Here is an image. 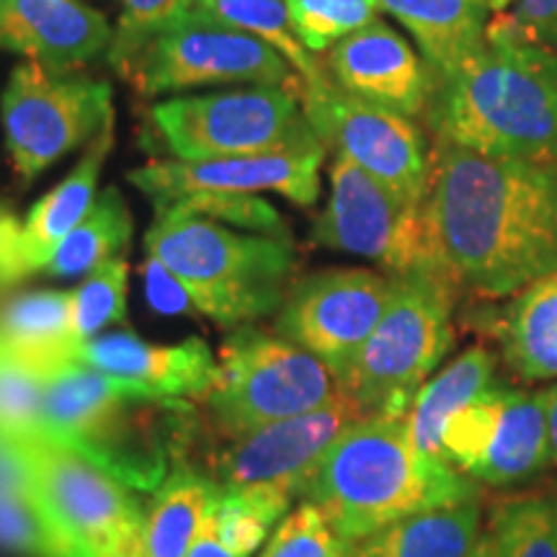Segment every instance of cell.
Here are the masks:
<instances>
[{
  "mask_svg": "<svg viewBox=\"0 0 557 557\" xmlns=\"http://www.w3.org/2000/svg\"><path fill=\"white\" fill-rule=\"evenodd\" d=\"M429 271L457 295L508 299L557 271V160L487 158L431 143Z\"/></svg>",
  "mask_w": 557,
  "mask_h": 557,
  "instance_id": "cell-1",
  "label": "cell"
},
{
  "mask_svg": "<svg viewBox=\"0 0 557 557\" xmlns=\"http://www.w3.org/2000/svg\"><path fill=\"white\" fill-rule=\"evenodd\" d=\"M423 120L434 143L487 158L557 160V52L491 21L485 45L434 81Z\"/></svg>",
  "mask_w": 557,
  "mask_h": 557,
  "instance_id": "cell-2",
  "label": "cell"
},
{
  "mask_svg": "<svg viewBox=\"0 0 557 557\" xmlns=\"http://www.w3.org/2000/svg\"><path fill=\"white\" fill-rule=\"evenodd\" d=\"M194 406L99 369L65 364L45 377L41 438L75 451L129 491L156 493L191 436Z\"/></svg>",
  "mask_w": 557,
  "mask_h": 557,
  "instance_id": "cell-3",
  "label": "cell"
},
{
  "mask_svg": "<svg viewBox=\"0 0 557 557\" xmlns=\"http://www.w3.org/2000/svg\"><path fill=\"white\" fill-rule=\"evenodd\" d=\"M302 496L329 517L341 537L359 542L387 524L465 504L475 480L447 459L418 451L406 416H367L351 423L302 485Z\"/></svg>",
  "mask_w": 557,
  "mask_h": 557,
  "instance_id": "cell-4",
  "label": "cell"
},
{
  "mask_svg": "<svg viewBox=\"0 0 557 557\" xmlns=\"http://www.w3.org/2000/svg\"><path fill=\"white\" fill-rule=\"evenodd\" d=\"M145 250L184 284L194 315L230 329L282 308L284 282L295 267L292 238L246 235L184 212H158Z\"/></svg>",
  "mask_w": 557,
  "mask_h": 557,
  "instance_id": "cell-5",
  "label": "cell"
},
{
  "mask_svg": "<svg viewBox=\"0 0 557 557\" xmlns=\"http://www.w3.org/2000/svg\"><path fill=\"white\" fill-rule=\"evenodd\" d=\"M457 297L434 271L395 276L387 310L338 382L341 393L364 416H408L416 393L455 344Z\"/></svg>",
  "mask_w": 557,
  "mask_h": 557,
  "instance_id": "cell-6",
  "label": "cell"
},
{
  "mask_svg": "<svg viewBox=\"0 0 557 557\" xmlns=\"http://www.w3.org/2000/svg\"><path fill=\"white\" fill-rule=\"evenodd\" d=\"M305 90L253 86L227 94L176 96L156 103L148 122L173 160H218L323 145L302 109Z\"/></svg>",
  "mask_w": 557,
  "mask_h": 557,
  "instance_id": "cell-7",
  "label": "cell"
},
{
  "mask_svg": "<svg viewBox=\"0 0 557 557\" xmlns=\"http://www.w3.org/2000/svg\"><path fill=\"white\" fill-rule=\"evenodd\" d=\"M338 395L331 369L278 333L240 325L222 341L207 408L227 438L312 413Z\"/></svg>",
  "mask_w": 557,
  "mask_h": 557,
  "instance_id": "cell-8",
  "label": "cell"
},
{
  "mask_svg": "<svg viewBox=\"0 0 557 557\" xmlns=\"http://www.w3.org/2000/svg\"><path fill=\"white\" fill-rule=\"evenodd\" d=\"M114 116V88L78 73H52L39 62H21L11 70L0 99L11 169L21 184L78 150Z\"/></svg>",
  "mask_w": 557,
  "mask_h": 557,
  "instance_id": "cell-9",
  "label": "cell"
},
{
  "mask_svg": "<svg viewBox=\"0 0 557 557\" xmlns=\"http://www.w3.org/2000/svg\"><path fill=\"white\" fill-rule=\"evenodd\" d=\"M124 81L148 99L230 83L305 90L297 70L274 47L199 9L176 13L132 60Z\"/></svg>",
  "mask_w": 557,
  "mask_h": 557,
  "instance_id": "cell-10",
  "label": "cell"
},
{
  "mask_svg": "<svg viewBox=\"0 0 557 557\" xmlns=\"http://www.w3.org/2000/svg\"><path fill=\"white\" fill-rule=\"evenodd\" d=\"M302 109L325 150L357 163L406 205L423 207L434 148L416 120L346 94L329 75L305 88Z\"/></svg>",
  "mask_w": 557,
  "mask_h": 557,
  "instance_id": "cell-11",
  "label": "cell"
},
{
  "mask_svg": "<svg viewBox=\"0 0 557 557\" xmlns=\"http://www.w3.org/2000/svg\"><path fill=\"white\" fill-rule=\"evenodd\" d=\"M16 444L58 519L94 557H148V511L127 485L45 438Z\"/></svg>",
  "mask_w": 557,
  "mask_h": 557,
  "instance_id": "cell-12",
  "label": "cell"
},
{
  "mask_svg": "<svg viewBox=\"0 0 557 557\" xmlns=\"http://www.w3.org/2000/svg\"><path fill=\"white\" fill-rule=\"evenodd\" d=\"M318 246L377 261L385 274L429 271L423 207H410L344 156L331 160V199L310 233Z\"/></svg>",
  "mask_w": 557,
  "mask_h": 557,
  "instance_id": "cell-13",
  "label": "cell"
},
{
  "mask_svg": "<svg viewBox=\"0 0 557 557\" xmlns=\"http://www.w3.org/2000/svg\"><path fill=\"white\" fill-rule=\"evenodd\" d=\"M442 457L493 487L534 478L549 465L545 389L524 393L496 382L447 423Z\"/></svg>",
  "mask_w": 557,
  "mask_h": 557,
  "instance_id": "cell-14",
  "label": "cell"
},
{
  "mask_svg": "<svg viewBox=\"0 0 557 557\" xmlns=\"http://www.w3.org/2000/svg\"><path fill=\"white\" fill-rule=\"evenodd\" d=\"M395 292V276L372 269H331L305 276L284 295L274 329L341 382L377 329Z\"/></svg>",
  "mask_w": 557,
  "mask_h": 557,
  "instance_id": "cell-15",
  "label": "cell"
},
{
  "mask_svg": "<svg viewBox=\"0 0 557 557\" xmlns=\"http://www.w3.org/2000/svg\"><path fill=\"white\" fill-rule=\"evenodd\" d=\"M325 145H312L299 150L194 163L150 160L143 169L129 171L127 181L156 201V212L194 191H274L299 207H312L320 199V169L325 163Z\"/></svg>",
  "mask_w": 557,
  "mask_h": 557,
  "instance_id": "cell-16",
  "label": "cell"
},
{
  "mask_svg": "<svg viewBox=\"0 0 557 557\" xmlns=\"http://www.w3.org/2000/svg\"><path fill=\"white\" fill-rule=\"evenodd\" d=\"M367 418L348 395H338L329 406L312 413L269 423L248 434L233 436L230 444L212 457L214 480L220 485H250L289 480L297 483L299 498L302 485L331 444L351 426Z\"/></svg>",
  "mask_w": 557,
  "mask_h": 557,
  "instance_id": "cell-17",
  "label": "cell"
},
{
  "mask_svg": "<svg viewBox=\"0 0 557 557\" xmlns=\"http://www.w3.org/2000/svg\"><path fill=\"white\" fill-rule=\"evenodd\" d=\"M325 73L357 99L400 111L410 120L426 116L434 73L410 41L385 24L372 21L325 52Z\"/></svg>",
  "mask_w": 557,
  "mask_h": 557,
  "instance_id": "cell-18",
  "label": "cell"
},
{
  "mask_svg": "<svg viewBox=\"0 0 557 557\" xmlns=\"http://www.w3.org/2000/svg\"><path fill=\"white\" fill-rule=\"evenodd\" d=\"M114 29L83 0H0V50L75 73L109 52Z\"/></svg>",
  "mask_w": 557,
  "mask_h": 557,
  "instance_id": "cell-19",
  "label": "cell"
},
{
  "mask_svg": "<svg viewBox=\"0 0 557 557\" xmlns=\"http://www.w3.org/2000/svg\"><path fill=\"white\" fill-rule=\"evenodd\" d=\"M75 361L184 400L207 398L218 377V359L205 338L150 344L132 333H111L86 341Z\"/></svg>",
  "mask_w": 557,
  "mask_h": 557,
  "instance_id": "cell-20",
  "label": "cell"
},
{
  "mask_svg": "<svg viewBox=\"0 0 557 557\" xmlns=\"http://www.w3.org/2000/svg\"><path fill=\"white\" fill-rule=\"evenodd\" d=\"M116 116H111L99 135L88 143L73 171L65 181H60L50 194H45L29 209L24 222H18L16 233V276L45 271L47 263L60 248V243L73 233V227L83 220L88 207L99 194V178L111 148L116 143Z\"/></svg>",
  "mask_w": 557,
  "mask_h": 557,
  "instance_id": "cell-21",
  "label": "cell"
},
{
  "mask_svg": "<svg viewBox=\"0 0 557 557\" xmlns=\"http://www.w3.org/2000/svg\"><path fill=\"white\" fill-rule=\"evenodd\" d=\"M73 312L75 292L70 289L18 295L0 312V351L41 374L73 364L83 346Z\"/></svg>",
  "mask_w": 557,
  "mask_h": 557,
  "instance_id": "cell-22",
  "label": "cell"
},
{
  "mask_svg": "<svg viewBox=\"0 0 557 557\" xmlns=\"http://www.w3.org/2000/svg\"><path fill=\"white\" fill-rule=\"evenodd\" d=\"M491 336L519 380H557V271L508 297L491 318Z\"/></svg>",
  "mask_w": 557,
  "mask_h": 557,
  "instance_id": "cell-23",
  "label": "cell"
},
{
  "mask_svg": "<svg viewBox=\"0 0 557 557\" xmlns=\"http://www.w3.org/2000/svg\"><path fill=\"white\" fill-rule=\"evenodd\" d=\"M416 39L434 81L447 78L485 45L491 11L480 0H380Z\"/></svg>",
  "mask_w": 557,
  "mask_h": 557,
  "instance_id": "cell-24",
  "label": "cell"
},
{
  "mask_svg": "<svg viewBox=\"0 0 557 557\" xmlns=\"http://www.w3.org/2000/svg\"><path fill=\"white\" fill-rule=\"evenodd\" d=\"M496 382V357L485 346L465 348L442 372L423 382L406 416L408 434L418 451L442 457L447 423Z\"/></svg>",
  "mask_w": 557,
  "mask_h": 557,
  "instance_id": "cell-25",
  "label": "cell"
},
{
  "mask_svg": "<svg viewBox=\"0 0 557 557\" xmlns=\"http://www.w3.org/2000/svg\"><path fill=\"white\" fill-rule=\"evenodd\" d=\"M478 496L465 504L413 513L354 542L357 557H468L480 534Z\"/></svg>",
  "mask_w": 557,
  "mask_h": 557,
  "instance_id": "cell-26",
  "label": "cell"
},
{
  "mask_svg": "<svg viewBox=\"0 0 557 557\" xmlns=\"http://www.w3.org/2000/svg\"><path fill=\"white\" fill-rule=\"evenodd\" d=\"M218 498V480L194 470L184 457L176 459L169 478L152 493L148 508V557L189 555L201 521Z\"/></svg>",
  "mask_w": 557,
  "mask_h": 557,
  "instance_id": "cell-27",
  "label": "cell"
},
{
  "mask_svg": "<svg viewBox=\"0 0 557 557\" xmlns=\"http://www.w3.org/2000/svg\"><path fill=\"white\" fill-rule=\"evenodd\" d=\"M132 240V212L124 194L116 186L96 194L94 205L73 227V233L60 243L45 274L81 276L90 274L103 261L122 256Z\"/></svg>",
  "mask_w": 557,
  "mask_h": 557,
  "instance_id": "cell-28",
  "label": "cell"
},
{
  "mask_svg": "<svg viewBox=\"0 0 557 557\" xmlns=\"http://www.w3.org/2000/svg\"><path fill=\"white\" fill-rule=\"evenodd\" d=\"M299 498L297 483L220 485L218 532L222 545L238 557H250L269 537V529L287 517L292 500Z\"/></svg>",
  "mask_w": 557,
  "mask_h": 557,
  "instance_id": "cell-29",
  "label": "cell"
},
{
  "mask_svg": "<svg viewBox=\"0 0 557 557\" xmlns=\"http://www.w3.org/2000/svg\"><path fill=\"white\" fill-rule=\"evenodd\" d=\"M199 11L209 13L220 24L246 32L250 37L274 47L297 70L305 88L315 86V83L329 75L323 62L315 60V54L295 34V26H292L287 11V0H205L199 5Z\"/></svg>",
  "mask_w": 557,
  "mask_h": 557,
  "instance_id": "cell-30",
  "label": "cell"
},
{
  "mask_svg": "<svg viewBox=\"0 0 557 557\" xmlns=\"http://www.w3.org/2000/svg\"><path fill=\"white\" fill-rule=\"evenodd\" d=\"M493 557H557L555 500L508 498L491 517Z\"/></svg>",
  "mask_w": 557,
  "mask_h": 557,
  "instance_id": "cell-31",
  "label": "cell"
},
{
  "mask_svg": "<svg viewBox=\"0 0 557 557\" xmlns=\"http://www.w3.org/2000/svg\"><path fill=\"white\" fill-rule=\"evenodd\" d=\"M295 34L312 54L329 52L348 34L380 18V0H287Z\"/></svg>",
  "mask_w": 557,
  "mask_h": 557,
  "instance_id": "cell-32",
  "label": "cell"
},
{
  "mask_svg": "<svg viewBox=\"0 0 557 557\" xmlns=\"http://www.w3.org/2000/svg\"><path fill=\"white\" fill-rule=\"evenodd\" d=\"M45 377L0 351V438L29 442L45 434Z\"/></svg>",
  "mask_w": 557,
  "mask_h": 557,
  "instance_id": "cell-33",
  "label": "cell"
},
{
  "mask_svg": "<svg viewBox=\"0 0 557 557\" xmlns=\"http://www.w3.org/2000/svg\"><path fill=\"white\" fill-rule=\"evenodd\" d=\"M129 263L124 256L103 261L75 289L73 325L81 344L96 338V333L127 318Z\"/></svg>",
  "mask_w": 557,
  "mask_h": 557,
  "instance_id": "cell-34",
  "label": "cell"
},
{
  "mask_svg": "<svg viewBox=\"0 0 557 557\" xmlns=\"http://www.w3.org/2000/svg\"><path fill=\"white\" fill-rule=\"evenodd\" d=\"M158 212H184L199 218L222 222V225L246 227L256 235H274V238H292L287 222L269 201L256 194L235 191H194L186 194Z\"/></svg>",
  "mask_w": 557,
  "mask_h": 557,
  "instance_id": "cell-35",
  "label": "cell"
},
{
  "mask_svg": "<svg viewBox=\"0 0 557 557\" xmlns=\"http://www.w3.org/2000/svg\"><path fill=\"white\" fill-rule=\"evenodd\" d=\"M261 557H357L354 542L341 537L336 527L315 504L305 500L284 517Z\"/></svg>",
  "mask_w": 557,
  "mask_h": 557,
  "instance_id": "cell-36",
  "label": "cell"
},
{
  "mask_svg": "<svg viewBox=\"0 0 557 557\" xmlns=\"http://www.w3.org/2000/svg\"><path fill=\"white\" fill-rule=\"evenodd\" d=\"M120 5L122 13L107 54L111 67L124 78L139 50L181 13V0H120Z\"/></svg>",
  "mask_w": 557,
  "mask_h": 557,
  "instance_id": "cell-37",
  "label": "cell"
},
{
  "mask_svg": "<svg viewBox=\"0 0 557 557\" xmlns=\"http://www.w3.org/2000/svg\"><path fill=\"white\" fill-rule=\"evenodd\" d=\"M491 21L498 29L557 52V0H517L506 13H498Z\"/></svg>",
  "mask_w": 557,
  "mask_h": 557,
  "instance_id": "cell-38",
  "label": "cell"
},
{
  "mask_svg": "<svg viewBox=\"0 0 557 557\" xmlns=\"http://www.w3.org/2000/svg\"><path fill=\"white\" fill-rule=\"evenodd\" d=\"M145 292H148L150 305L158 312H169V315H194L191 299L186 295L184 284L171 274L163 263L150 259L145 263Z\"/></svg>",
  "mask_w": 557,
  "mask_h": 557,
  "instance_id": "cell-39",
  "label": "cell"
},
{
  "mask_svg": "<svg viewBox=\"0 0 557 557\" xmlns=\"http://www.w3.org/2000/svg\"><path fill=\"white\" fill-rule=\"evenodd\" d=\"M220 500V498H218ZM218 500H214L212 508L207 511L205 521H201L197 540L191 542L189 555L186 557H238L222 545L220 532H218Z\"/></svg>",
  "mask_w": 557,
  "mask_h": 557,
  "instance_id": "cell-40",
  "label": "cell"
},
{
  "mask_svg": "<svg viewBox=\"0 0 557 557\" xmlns=\"http://www.w3.org/2000/svg\"><path fill=\"white\" fill-rule=\"evenodd\" d=\"M545 410H547L549 465H555L557 468V385L545 387Z\"/></svg>",
  "mask_w": 557,
  "mask_h": 557,
  "instance_id": "cell-41",
  "label": "cell"
},
{
  "mask_svg": "<svg viewBox=\"0 0 557 557\" xmlns=\"http://www.w3.org/2000/svg\"><path fill=\"white\" fill-rule=\"evenodd\" d=\"M480 3H483L485 9L491 11V16H498V13H506L508 9H511L517 0H480Z\"/></svg>",
  "mask_w": 557,
  "mask_h": 557,
  "instance_id": "cell-42",
  "label": "cell"
},
{
  "mask_svg": "<svg viewBox=\"0 0 557 557\" xmlns=\"http://www.w3.org/2000/svg\"><path fill=\"white\" fill-rule=\"evenodd\" d=\"M468 557H493V547H491V540H487V534L478 540V545L472 547V553Z\"/></svg>",
  "mask_w": 557,
  "mask_h": 557,
  "instance_id": "cell-43",
  "label": "cell"
},
{
  "mask_svg": "<svg viewBox=\"0 0 557 557\" xmlns=\"http://www.w3.org/2000/svg\"><path fill=\"white\" fill-rule=\"evenodd\" d=\"M201 3H205V0H181V11H191V9H199Z\"/></svg>",
  "mask_w": 557,
  "mask_h": 557,
  "instance_id": "cell-44",
  "label": "cell"
},
{
  "mask_svg": "<svg viewBox=\"0 0 557 557\" xmlns=\"http://www.w3.org/2000/svg\"><path fill=\"white\" fill-rule=\"evenodd\" d=\"M555 500V513H557V498H553Z\"/></svg>",
  "mask_w": 557,
  "mask_h": 557,
  "instance_id": "cell-45",
  "label": "cell"
}]
</instances>
